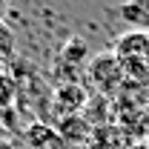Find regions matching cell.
Segmentation results:
<instances>
[{
	"label": "cell",
	"instance_id": "obj_3",
	"mask_svg": "<svg viewBox=\"0 0 149 149\" xmlns=\"http://www.w3.org/2000/svg\"><path fill=\"white\" fill-rule=\"evenodd\" d=\"M120 15L129 20V23H135V26L149 29V0H126Z\"/></svg>",
	"mask_w": 149,
	"mask_h": 149
},
{
	"label": "cell",
	"instance_id": "obj_1",
	"mask_svg": "<svg viewBox=\"0 0 149 149\" xmlns=\"http://www.w3.org/2000/svg\"><path fill=\"white\" fill-rule=\"evenodd\" d=\"M115 55L120 57L126 74H149V32L138 29L118 40Z\"/></svg>",
	"mask_w": 149,
	"mask_h": 149
},
{
	"label": "cell",
	"instance_id": "obj_7",
	"mask_svg": "<svg viewBox=\"0 0 149 149\" xmlns=\"http://www.w3.org/2000/svg\"><path fill=\"white\" fill-rule=\"evenodd\" d=\"M0 149H12V146H9V143H6V141H3V138H0Z\"/></svg>",
	"mask_w": 149,
	"mask_h": 149
},
{
	"label": "cell",
	"instance_id": "obj_6",
	"mask_svg": "<svg viewBox=\"0 0 149 149\" xmlns=\"http://www.w3.org/2000/svg\"><path fill=\"white\" fill-rule=\"evenodd\" d=\"M6 12H9V0H0V20L6 17Z\"/></svg>",
	"mask_w": 149,
	"mask_h": 149
},
{
	"label": "cell",
	"instance_id": "obj_4",
	"mask_svg": "<svg viewBox=\"0 0 149 149\" xmlns=\"http://www.w3.org/2000/svg\"><path fill=\"white\" fill-rule=\"evenodd\" d=\"M15 52H17L15 32H12V26H9L6 20H0V72H3V66L15 57Z\"/></svg>",
	"mask_w": 149,
	"mask_h": 149
},
{
	"label": "cell",
	"instance_id": "obj_5",
	"mask_svg": "<svg viewBox=\"0 0 149 149\" xmlns=\"http://www.w3.org/2000/svg\"><path fill=\"white\" fill-rule=\"evenodd\" d=\"M12 97H15V80L0 72V109H6L12 103Z\"/></svg>",
	"mask_w": 149,
	"mask_h": 149
},
{
	"label": "cell",
	"instance_id": "obj_2",
	"mask_svg": "<svg viewBox=\"0 0 149 149\" xmlns=\"http://www.w3.org/2000/svg\"><path fill=\"white\" fill-rule=\"evenodd\" d=\"M123 74H126V69H123L120 57L115 52H103V55L92 57V63H89V77L95 80V86L100 92H106V95H112L120 86Z\"/></svg>",
	"mask_w": 149,
	"mask_h": 149
}]
</instances>
